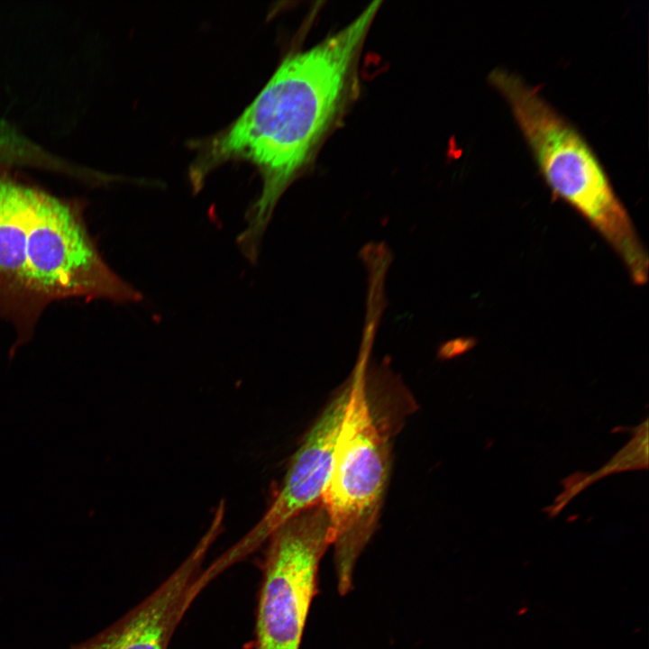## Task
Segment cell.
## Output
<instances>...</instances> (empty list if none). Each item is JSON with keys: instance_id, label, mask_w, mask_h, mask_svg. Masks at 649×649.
Segmentation results:
<instances>
[{"instance_id": "8", "label": "cell", "mask_w": 649, "mask_h": 649, "mask_svg": "<svg viewBox=\"0 0 649 649\" xmlns=\"http://www.w3.org/2000/svg\"><path fill=\"white\" fill-rule=\"evenodd\" d=\"M28 183L0 168V318L9 321L19 342L31 338L42 313L30 286L25 199Z\"/></svg>"}, {"instance_id": "10", "label": "cell", "mask_w": 649, "mask_h": 649, "mask_svg": "<svg viewBox=\"0 0 649 649\" xmlns=\"http://www.w3.org/2000/svg\"><path fill=\"white\" fill-rule=\"evenodd\" d=\"M14 133L11 123L0 117V165L5 163L14 150Z\"/></svg>"}, {"instance_id": "7", "label": "cell", "mask_w": 649, "mask_h": 649, "mask_svg": "<svg viewBox=\"0 0 649 649\" xmlns=\"http://www.w3.org/2000/svg\"><path fill=\"white\" fill-rule=\"evenodd\" d=\"M223 523L209 527L181 564L147 598L113 625L69 649H168L189 606L206 586L202 566Z\"/></svg>"}, {"instance_id": "9", "label": "cell", "mask_w": 649, "mask_h": 649, "mask_svg": "<svg viewBox=\"0 0 649 649\" xmlns=\"http://www.w3.org/2000/svg\"><path fill=\"white\" fill-rule=\"evenodd\" d=\"M631 430L632 439L600 469L592 473H575L563 480V490L552 506L545 508L554 516L580 492L611 473L648 468V419Z\"/></svg>"}, {"instance_id": "1", "label": "cell", "mask_w": 649, "mask_h": 649, "mask_svg": "<svg viewBox=\"0 0 649 649\" xmlns=\"http://www.w3.org/2000/svg\"><path fill=\"white\" fill-rule=\"evenodd\" d=\"M372 3L347 26L309 50L284 59L240 116L203 145L190 169L195 191L206 175L231 160L251 162L262 180L237 237L255 264L275 207L296 178L338 108L349 71L379 7Z\"/></svg>"}, {"instance_id": "3", "label": "cell", "mask_w": 649, "mask_h": 649, "mask_svg": "<svg viewBox=\"0 0 649 649\" xmlns=\"http://www.w3.org/2000/svg\"><path fill=\"white\" fill-rule=\"evenodd\" d=\"M372 341L362 339L350 378V393L322 498L334 548L338 591L352 587L356 562L375 532L389 467V445L372 415L367 392Z\"/></svg>"}, {"instance_id": "5", "label": "cell", "mask_w": 649, "mask_h": 649, "mask_svg": "<svg viewBox=\"0 0 649 649\" xmlns=\"http://www.w3.org/2000/svg\"><path fill=\"white\" fill-rule=\"evenodd\" d=\"M266 542L252 648L299 649L318 566L333 543L323 502L288 519Z\"/></svg>"}, {"instance_id": "6", "label": "cell", "mask_w": 649, "mask_h": 649, "mask_svg": "<svg viewBox=\"0 0 649 649\" xmlns=\"http://www.w3.org/2000/svg\"><path fill=\"white\" fill-rule=\"evenodd\" d=\"M350 393L349 379L328 403L293 454L280 489L259 521L215 562L223 571L255 552L282 524L319 503Z\"/></svg>"}, {"instance_id": "4", "label": "cell", "mask_w": 649, "mask_h": 649, "mask_svg": "<svg viewBox=\"0 0 649 649\" xmlns=\"http://www.w3.org/2000/svg\"><path fill=\"white\" fill-rule=\"evenodd\" d=\"M25 228L30 286L42 311L68 298L116 304L142 299V293L103 258L80 203L28 184Z\"/></svg>"}, {"instance_id": "2", "label": "cell", "mask_w": 649, "mask_h": 649, "mask_svg": "<svg viewBox=\"0 0 649 649\" xmlns=\"http://www.w3.org/2000/svg\"><path fill=\"white\" fill-rule=\"evenodd\" d=\"M553 195L577 210L618 253L633 280H647L648 258L627 211L582 134L519 75L497 67L488 76Z\"/></svg>"}]
</instances>
